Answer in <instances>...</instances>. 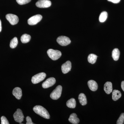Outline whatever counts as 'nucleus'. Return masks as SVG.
I'll list each match as a JSON object with an SVG mask.
<instances>
[{"label": "nucleus", "instance_id": "26", "mask_svg": "<svg viewBox=\"0 0 124 124\" xmlns=\"http://www.w3.org/2000/svg\"><path fill=\"white\" fill-rule=\"evenodd\" d=\"M1 124H9V123L7 120V118L5 116H1Z\"/></svg>", "mask_w": 124, "mask_h": 124}, {"label": "nucleus", "instance_id": "9", "mask_svg": "<svg viewBox=\"0 0 124 124\" xmlns=\"http://www.w3.org/2000/svg\"><path fill=\"white\" fill-rule=\"evenodd\" d=\"M51 5V1L49 0H39L36 4V6L40 8H48Z\"/></svg>", "mask_w": 124, "mask_h": 124}, {"label": "nucleus", "instance_id": "28", "mask_svg": "<svg viewBox=\"0 0 124 124\" xmlns=\"http://www.w3.org/2000/svg\"><path fill=\"white\" fill-rule=\"evenodd\" d=\"M108 0V1L113 2V3H115V4H117L120 2L121 0Z\"/></svg>", "mask_w": 124, "mask_h": 124}, {"label": "nucleus", "instance_id": "14", "mask_svg": "<svg viewBox=\"0 0 124 124\" xmlns=\"http://www.w3.org/2000/svg\"><path fill=\"white\" fill-rule=\"evenodd\" d=\"M88 85L89 89L93 91H95L97 90L98 85L97 82L93 80L89 81Z\"/></svg>", "mask_w": 124, "mask_h": 124}, {"label": "nucleus", "instance_id": "11", "mask_svg": "<svg viewBox=\"0 0 124 124\" xmlns=\"http://www.w3.org/2000/svg\"><path fill=\"white\" fill-rule=\"evenodd\" d=\"M71 63L69 61H67L66 62L62 64V72L64 74L68 73L71 70Z\"/></svg>", "mask_w": 124, "mask_h": 124}, {"label": "nucleus", "instance_id": "18", "mask_svg": "<svg viewBox=\"0 0 124 124\" xmlns=\"http://www.w3.org/2000/svg\"><path fill=\"white\" fill-rule=\"evenodd\" d=\"M120 55V52L119 49L115 48L112 52V57L115 61H117L119 59Z\"/></svg>", "mask_w": 124, "mask_h": 124}, {"label": "nucleus", "instance_id": "25", "mask_svg": "<svg viewBox=\"0 0 124 124\" xmlns=\"http://www.w3.org/2000/svg\"><path fill=\"white\" fill-rule=\"evenodd\" d=\"M31 0H16V1L19 5H23L29 3Z\"/></svg>", "mask_w": 124, "mask_h": 124}, {"label": "nucleus", "instance_id": "4", "mask_svg": "<svg viewBox=\"0 0 124 124\" xmlns=\"http://www.w3.org/2000/svg\"><path fill=\"white\" fill-rule=\"evenodd\" d=\"M46 76V74L44 72L38 73L32 78V82L35 84H38L44 79Z\"/></svg>", "mask_w": 124, "mask_h": 124}, {"label": "nucleus", "instance_id": "6", "mask_svg": "<svg viewBox=\"0 0 124 124\" xmlns=\"http://www.w3.org/2000/svg\"><path fill=\"white\" fill-rule=\"evenodd\" d=\"M58 43L62 46H66L70 44L71 41L70 39L67 37L61 36L58 37L57 39Z\"/></svg>", "mask_w": 124, "mask_h": 124}, {"label": "nucleus", "instance_id": "22", "mask_svg": "<svg viewBox=\"0 0 124 124\" xmlns=\"http://www.w3.org/2000/svg\"><path fill=\"white\" fill-rule=\"evenodd\" d=\"M108 13L106 11H103L100 14L99 16V20L101 23H103L107 18Z\"/></svg>", "mask_w": 124, "mask_h": 124}, {"label": "nucleus", "instance_id": "21", "mask_svg": "<svg viewBox=\"0 0 124 124\" xmlns=\"http://www.w3.org/2000/svg\"><path fill=\"white\" fill-rule=\"evenodd\" d=\"M31 39V36L30 35L27 34H24L21 37V41L23 44L28 43L30 41Z\"/></svg>", "mask_w": 124, "mask_h": 124}, {"label": "nucleus", "instance_id": "30", "mask_svg": "<svg viewBox=\"0 0 124 124\" xmlns=\"http://www.w3.org/2000/svg\"><path fill=\"white\" fill-rule=\"evenodd\" d=\"M1 29H2V26H1V22L0 20V32L1 31Z\"/></svg>", "mask_w": 124, "mask_h": 124}, {"label": "nucleus", "instance_id": "1", "mask_svg": "<svg viewBox=\"0 0 124 124\" xmlns=\"http://www.w3.org/2000/svg\"><path fill=\"white\" fill-rule=\"evenodd\" d=\"M33 110L38 115L46 119H49V114L46 108L40 106H36L33 107Z\"/></svg>", "mask_w": 124, "mask_h": 124}, {"label": "nucleus", "instance_id": "8", "mask_svg": "<svg viewBox=\"0 0 124 124\" xmlns=\"http://www.w3.org/2000/svg\"><path fill=\"white\" fill-rule=\"evenodd\" d=\"M7 20L11 25L17 24L19 22L18 17L17 16L12 14H8L6 16Z\"/></svg>", "mask_w": 124, "mask_h": 124}, {"label": "nucleus", "instance_id": "17", "mask_svg": "<svg viewBox=\"0 0 124 124\" xmlns=\"http://www.w3.org/2000/svg\"><path fill=\"white\" fill-rule=\"evenodd\" d=\"M79 101L82 106H85L87 104V99L85 95L83 93L80 94L78 97Z\"/></svg>", "mask_w": 124, "mask_h": 124}, {"label": "nucleus", "instance_id": "27", "mask_svg": "<svg viewBox=\"0 0 124 124\" xmlns=\"http://www.w3.org/2000/svg\"><path fill=\"white\" fill-rule=\"evenodd\" d=\"M26 120L27 122L26 123V124H34L32 121L31 119L29 116H27L26 117Z\"/></svg>", "mask_w": 124, "mask_h": 124}, {"label": "nucleus", "instance_id": "10", "mask_svg": "<svg viewBox=\"0 0 124 124\" xmlns=\"http://www.w3.org/2000/svg\"><path fill=\"white\" fill-rule=\"evenodd\" d=\"M56 80L53 77L50 78L42 83V86L44 88L46 89L53 86L55 84Z\"/></svg>", "mask_w": 124, "mask_h": 124}, {"label": "nucleus", "instance_id": "23", "mask_svg": "<svg viewBox=\"0 0 124 124\" xmlns=\"http://www.w3.org/2000/svg\"><path fill=\"white\" fill-rule=\"evenodd\" d=\"M18 40L17 38L15 37L13 38L10 41V46L11 48H15L17 46Z\"/></svg>", "mask_w": 124, "mask_h": 124}, {"label": "nucleus", "instance_id": "7", "mask_svg": "<svg viewBox=\"0 0 124 124\" xmlns=\"http://www.w3.org/2000/svg\"><path fill=\"white\" fill-rule=\"evenodd\" d=\"M42 17L40 15L38 14L31 17L28 20V23L30 25H34L37 24L42 19Z\"/></svg>", "mask_w": 124, "mask_h": 124}, {"label": "nucleus", "instance_id": "3", "mask_svg": "<svg viewBox=\"0 0 124 124\" xmlns=\"http://www.w3.org/2000/svg\"><path fill=\"white\" fill-rule=\"evenodd\" d=\"M62 91V86L60 85H58L51 93L50 95V98L53 100H57L61 97Z\"/></svg>", "mask_w": 124, "mask_h": 124}, {"label": "nucleus", "instance_id": "15", "mask_svg": "<svg viewBox=\"0 0 124 124\" xmlns=\"http://www.w3.org/2000/svg\"><path fill=\"white\" fill-rule=\"evenodd\" d=\"M104 91L107 94H110L112 91V85L110 82H107L104 86Z\"/></svg>", "mask_w": 124, "mask_h": 124}, {"label": "nucleus", "instance_id": "24", "mask_svg": "<svg viewBox=\"0 0 124 124\" xmlns=\"http://www.w3.org/2000/svg\"><path fill=\"white\" fill-rule=\"evenodd\" d=\"M124 122V113H121L118 119L117 120L116 124H123Z\"/></svg>", "mask_w": 124, "mask_h": 124}, {"label": "nucleus", "instance_id": "2", "mask_svg": "<svg viewBox=\"0 0 124 124\" xmlns=\"http://www.w3.org/2000/svg\"><path fill=\"white\" fill-rule=\"evenodd\" d=\"M47 54L51 59L56 60L59 59L62 56V53L60 51L49 49L47 51Z\"/></svg>", "mask_w": 124, "mask_h": 124}, {"label": "nucleus", "instance_id": "13", "mask_svg": "<svg viewBox=\"0 0 124 124\" xmlns=\"http://www.w3.org/2000/svg\"><path fill=\"white\" fill-rule=\"evenodd\" d=\"M68 120L69 122L73 124H78L80 122L79 119L77 117V115L75 113L71 114Z\"/></svg>", "mask_w": 124, "mask_h": 124}, {"label": "nucleus", "instance_id": "12", "mask_svg": "<svg viewBox=\"0 0 124 124\" xmlns=\"http://www.w3.org/2000/svg\"><path fill=\"white\" fill-rule=\"evenodd\" d=\"M12 93L13 95L18 100L20 99L22 96V89L19 87H16L13 90Z\"/></svg>", "mask_w": 124, "mask_h": 124}, {"label": "nucleus", "instance_id": "16", "mask_svg": "<svg viewBox=\"0 0 124 124\" xmlns=\"http://www.w3.org/2000/svg\"><path fill=\"white\" fill-rule=\"evenodd\" d=\"M121 93L120 91L117 90H115L112 92V98L113 100L116 101L121 97Z\"/></svg>", "mask_w": 124, "mask_h": 124}, {"label": "nucleus", "instance_id": "29", "mask_svg": "<svg viewBox=\"0 0 124 124\" xmlns=\"http://www.w3.org/2000/svg\"><path fill=\"white\" fill-rule=\"evenodd\" d=\"M121 86L122 90L124 91V81H122L121 82Z\"/></svg>", "mask_w": 124, "mask_h": 124}, {"label": "nucleus", "instance_id": "19", "mask_svg": "<svg viewBox=\"0 0 124 124\" xmlns=\"http://www.w3.org/2000/svg\"><path fill=\"white\" fill-rule=\"evenodd\" d=\"M66 105L67 106L70 108H75L76 105V102L75 99L71 98L68 100L67 102Z\"/></svg>", "mask_w": 124, "mask_h": 124}, {"label": "nucleus", "instance_id": "20", "mask_svg": "<svg viewBox=\"0 0 124 124\" xmlns=\"http://www.w3.org/2000/svg\"><path fill=\"white\" fill-rule=\"evenodd\" d=\"M97 57L98 56L95 54H90L88 57V61L91 64H94L96 62Z\"/></svg>", "mask_w": 124, "mask_h": 124}, {"label": "nucleus", "instance_id": "5", "mask_svg": "<svg viewBox=\"0 0 124 124\" xmlns=\"http://www.w3.org/2000/svg\"><path fill=\"white\" fill-rule=\"evenodd\" d=\"M13 116L15 121L20 124L23 121L24 118L22 111L19 108L17 109V111L14 113Z\"/></svg>", "mask_w": 124, "mask_h": 124}]
</instances>
